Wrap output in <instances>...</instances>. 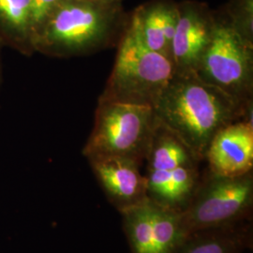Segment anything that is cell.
<instances>
[{"label":"cell","mask_w":253,"mask_h":253,"mask_svg":"<svg viewBox=\"0 0 253 253\" xmlns=\"http://www.w3.org/2000/svg\"><path fill=\"white\" fill-rule=\"evenodd\" d=\"M159 123L176 136L199 161L217 132L244 114V103L194 72L174 73L154 107Z\"/></svg>","instance_id":"obj_1"},{"label":"cell","mask_w":253,"mask_h":253,"mask_svg":"<svg viewBox=\"0 0 253 253\" xmlns=\"http://www.w3.org/2000/svg\"><path fill=\"white\" fill-rule=\"evenodd\" d=\"M174 73L170 57L146 48L128 27L119 42L116 62L100 102L154 108Z\"/></svg>","instance_id":"obj_2"},{"label":"cell","mask_w":253,"mask_h":253,"mask_svg":"<svg viewBox=\"0 0 253 253\" xmlns=\"http://www.w3.org/2000/svg\"><path fill=\"white\" fill-rule=\"evenodd\" d=\"M159 126L154 109L120 102H99L95 126L84 148L88 158L120 157L145 162Z\"/></svg>","instance_id":"obj_3"},{"label":"cell","mask_w":253,"mask_h":253,"mask_svg":"<svg viewBox=\"0 0 253 253\" xmlns=\"http://www.w3.org/2000/svg\"><path fill=\"white\" fill-rule=\"evenodd\" d=\"M179 217L186 235L202 229L253 220V172L226 177L208 170L206 175H201Z\"/></svg>","instance_id":"obj_4"},{"label":"cell","mask_w":253,"mask_h":253,"mask_svg":"<svg viewBox=\"0 0 253 253\" xmlns=\"http://www.w3.org/2000/svg\"><path fill=\"white\" fill-rule=\"evenodd\" d=\"M194 73L245 103L253 90V45L233 26L215 24L211 41Z\"/></svg>","instance_id":"obj_5"},{"label":"cell","mask_w":253,"mask_h":253,"mask_svg":"<svg viewBox=\"0 0 253 253\" xmlns=\"http://www.w3.org/2000/svg\"><path fill=\"white\" fill-rule=\"evenodd\" d=\"M48 19L43 42L52 49L85 51L117 42L112 15L94 3L59 4Z\"/></svg>","instance_id":"obj_6"},{"label":"cell","mask_w":253,"mask_h":253,"mask_svg":"<svg viewBox=\"0 0 253 253\" xmlns=\"http://www.w3.org/2000/svg\"><path fill=\"white\" fill-rule=\"evenodd\" d=\"M120 214L130 253H172L186 236L179 213L149 199Z\"/></svg>","instance_id":"obj_7"},{"label":"cell","mask_w":253,"mask_h":253,"mask_svg":"<svg viewBox=\"0 0 253 253\" xmlns=\"http://www.w3.org/2000/svg\"><path fill=\"white\" fill-rule=\"evenodd\" d=\"M109 203L122 213L148 200L146 179L135 161L120 157L88 159Z\"/></svg>","instance_id":"obj_8"},{"label":"cell","mask_w":253,"mask_h":253,"mask_svg":"<svg viewBox=\"0 0 253 253\" xmlns=\"http://www.w3.org/2000/svg\"><path fill=\"white\" fill-rule=\"evenodd\" d=\"M208 170L217 175L236 177L253 172V126L236 121L221 128L208 145Z\"/></svg>","instance_id":"obj_9"},{"label":"cell","mask_w":253,"mask_h":253,"mask_svg":"<svg viewBox=\"0 0 253 253\" xmlns=\"http://www.w3.org/2000/svg\"><path fill=\"white\" fill-rule=\"evenodd\" d=\"M178 11L179 18L171 48L174 71L175 73L195 72L211 41L215 24L195 9L184 11L178 9Z\"/></svg>","instance_id":"obj_10"},{"label":"cell","mask_w":253,"mask_h":253,"mask_svg":"<svg viewBox=\"0 0 253 253\" xmlns=\"http://www.w3.org/2000/svg\"><path fill=\"white\" fill-rule=\"evenodd\" d=\"M253 247V220H248L190 233L172 253H245Z\"/></svg>","instance_id":"obj_11"},{"label":"cell","mask_w":253,"mask_h":253,"mask_svg":"<svg viewBox=\"0 0 253 253\" xmlns=\"http://www.w3.org/2000/svg\"><path fill=\"white\" fill-rule=\"evenodd\" d=\"M162 8L163 5H157L138 9L128 27L146 48L172 59L163 34Z\"/></svg>","instance_id":"obj_12"},{"label":"cell","mask_w":253,"mask_h":253,"mask_svg":"<svg viewBox=\"0 0 253 253\" xmlns=\"http://www.w3.org/2000/svg\"><path fill=\"white\" fill-rule=\"evenodd\" d=\"M0 14L13 27L26 28L31 21V0H0Z\"/></svg>","instance_id":"obj_13"},{"label":"cell","mask_w":253,"mask_h":253,"mask_svg":"<svg viewBox=\"0 0 253 253\" xmlns=\"http://www.w3.org/2000/svg\"><path fill=\"white\" fill-rule=\"evenodd\" d=\"M61 0H31V21L40 25L50 17Z\"/></svg>","instance_id":"obj_14"},{"label":"cell","mask_w":253,"mask_h":253,"mask_svg":"<svg viewBox=\"0 0 253 253\" xmlns=\"http://www.w3.org/2000/svg\"><path fill=\"white\" fill-rule=\"evenodd\" d=\"M102 1H107V2H113V1H115V0H102Z\"/></svg>","instance_id":"obj_15"}]
</instances>
